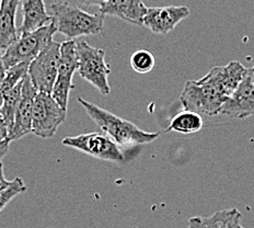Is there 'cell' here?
Segmentation results:
<instances>
[{
	"instance_id": "6da1fadb",
	"label": "cell",
	"mask_w": 254,
	"mask_h": 228,
	"mask_svg": "<svg viewBox=\"0 0 254 228\" xmlns=\"http://www.w3.org/2000/svg\"><path fill=\"white\" fill-rule=\"evenodd\" d=\"M248 68L240 62L232 61L226 66L211 68L199 80H189L181 93L185 110L198 114L217 115L245 78Z\"/></svg>"
},
{
	"instance_id": "7a4b0ae2",
	"label": "cell",
	"mask_w": 254,
	"mask_h": 228,
	"mask_svg": "<svg viewBox=\"0 0 254 228\" xmlns=\"http://www.w3.org/2000/svg\"><path fill=\"white\" fill-rule=\"evenodd\" d=\"M78 102L82 105V108L100 127V130L103 131L104 134H107V136L120 146L130 147L148 144L159 136V133L142 131L131 122L121 119L120 116H116L82 98H78Z\"/></svg>"
},
{
	"instance_id": "3957f363",
	"label": "cell",
	"mask_w": 254,
	"mask_h": 228,
	"mask_svg": "<svg viewBox=\"0 0 254 228\" xmlns=\"http://www.w3.org/2000/svg\"><path fill=\"white\" fill-rule=\"evenodd\" d=\"M52 22L57 32L70 40L79 36L101 34L104 28L102 13L91 14L66 1H57L50 6Z\"/></svg>"
},
{
	"instance_id": "277c9868",
	"label": "cell",
	"mask_w": 254,
	"mask_h": 228,
	"mask_svg": "<svg viewBox=\"0 0 254 228\" xmlns=\"http://www.w3.org/2000/svg\"><path fill=\"white\" fill-rule=\"evenodd\" d=\"M57 32L55 24L42 26L29 33H22L19 39L10 45L2 54V62L6 71L18 64L34 61L40 53L53 41V36Z\"/></svg>"
},
{
	"instance_id": "5b68a950",
	"label": "cell",
	"mask_w": 254,
	"mask_h": 228,
	"mask_svg": "<svg viewBox=\"0 0 254 228\" xmlns=\"http://www.w3.org/2000/svg\"><path fill=\"white\" fill-rule=\"evenodd\" d=\"M76 51L79 75L93 84L101 94H110L108 77L111 70L105 62V51L92 47L86 41H77Z\"/></svg>"
},
{
	"instance_id": "8992f818",
	"label": "cell",
	"mask_w": 254,
	"mask_h": 228,
	"mask_svg": "<svg viewBox=\"0 0 254 228\" xmlns=\"http://www.w3.org/2000/svg\"><path fill=\"white\" fill-rule=\"evenodd\" d=\"M62 43L52 41L29 65L28 76L38 92L52 94L57 78Z\"/></svg>"
},
{
	"instance_id": "52a82bcc",
	"label": "cell",
	"mask_w": 254,
	"mask_h": 228,
	"mask_svg": "<svg viewBox=\"0 0 254 228\" xmlns=\"http://www.w3.org/2000/svg\"><path fill=\"white\" fill-rule=\"evenodd\" d=\"M67 111L58 104L52 94L38 92L34 100L32 133L42 139H51L66 120Z\"/></svg>"
},
{
	"instance_id": "ba28073f",
	"label": "cell",
	"mask_w": 254,
	"mask_h": 228,
	"mask_svg": "<svg viewBox=\"0 0 254 228\" xmlns=\"http://www.w3.org/2000/svg\"><path fill=\"white\" fill-rule=\"evenodd\" d=\"M76 46L77 41L75 40H69L62 43L58 74L54 88H53L52 91V97L54 98L55 101L66 111L68 107V99H69L70 90L73 88V74L78 71V58Z\"/></svg>"
},
{
	"instance_id": "9c48e42d",
	"label": "cell",
	"mask_w": 254,
	"mask_h": 228,
	"mask_svg": "<svg viewBox=\"0 0 254 228\" xmlns=\"http://www.w3.org/2000/svg\"><path fill=\"white\" fill-rule=\"evenodd\" d=\"M63 144L101 160L123 161L124 159V155L122 153L119 145L104 134L88 133L65 137L63 140Z\"/></svg>"
},
{
	"instance_id": "30bf717a",
	"label": "cell",
	"mask_w": 254,
	"mask_h": 228,
	"mask_svg": "<svg viewBox=\"0 0 254 228\" xmlns=\"http://www.w3.org/2000/svg\"><path fill=\"white\" fill-rule=\"evenodd\" d=\"M252 68H248L245 78L222 105L219 114L235 119H245L254 115V84Z\"/></svg>"
},
{
	"instance_id": "8fae6325",
	"label": "cell",
	"mask_w": 254,
	"mask_h": 228,
	"mask_svg": "<svg viewBox=\"0 0 254 228\" xmlns=\"http://www.w3.org/2000/svg\"><path fill=\"white\" fill-rule=\"evenodd\" d=\"M38 93L29 76H26L22 83L21 98L15 112L14 124L8 135V140L18 141L25 135L32 133V121H33V109L35 95Z\"/></svg>"
},
{
	"instance_id": "7c38bea8",
	"label": "cell",
	"mask_w": 254,
	"mask_h": 228,
	"mask_svg": "<svg viewBox=\"0 0 254 228\" xmlns=\"http://www.w3.org/2000/svg\"><path fill=\"white\" fill-rule=\"evenodd\" d=\"M190 13V9L185 6L148 8L142 25L156 34H168Z\"/></svg>"
},
{
	"instance_id": "4fadbf2b",
	"label": "cell",
	"mask_w": 254,
	"mask_h": 228,
	"mask_svg": "<svg viewBox=\"0 0 254 228\" xmlns=\"http://www.w3.org/2000/svg\"><path fill=\"white\" fill-rule=\"evenodd\" d=\"M147 9L142 0H109L100 7V13L142 25Z\"/></svg>"
},
{
	"instance_id": "5bb4252c",
	"label": "cell",
	"mask_w": 254,
	"mask_h": 228,
	"mask_svg": "<svg viewBox=\"0 0 254 228\" xmlns=\"http://www.w3.org/2000/svg\"><path fill=\"white\" fill-rule=\"evenodd\" d=\"M20 4L21 0H1L0 2V52L6 51L19 39L15 15Z\"/></svg>"
},
{
	"instance_id": "9a60e30c",
	"label": "cell",
	"mask_w": 254,
	"mask_h": 228,
	"mask_svg": "<svg viewBox=\"0 0 254 228\" xmlns=\"http://www.w3.org/2000/svg\"><path fill=\"white\" fill-rule=\"evenodd\" d=\"M23 21L19 32L29 33L52 22L51 14L47 13L44 0H21Z\"/></svg>"
},
{
	"instance_id": "2e32d148",
	"label": "cell",
	"mask_w": 254,
	"mask_h": 228,
	"mask_svg": "<svg viewBox=\"0 0 254 228\" xmlns=\"http://www.w3.org/2000/svg\"><path fill=\"white\" fill-rule=\"evenodd\" d=\"M241 217L237 209L225 210L208 217H192L189 221V228H238Z\"/></svg>"
},
{
	"instance_id": "e0dca14e",
	"label": "cell",
	"mask_w": 254,
	"mask_h": 228,
	"mask_svg": "<svg viewBox=\"0 0 254 228\" xmlns=\"http://www.w3.org/2000/svg\"><path fill=\"white\" fill-rule=\"evenodd\" d=\"M203 125V119L200 114L193 111L184 110L171 120L167 131H173L181 134H194L202 130Z\"/></svg>"
},
{
	"instance_id": "ac0fdd59",
	"label": "cell",
	"mask_w": 254,
	"mask_h": 228,
	"mask_svg": "<svg viewBox=\"0 0 254 228\" xmlns=\"http://www.w3.org/2000/svg\"><path fill=\"white\" fill-rule=\"evenodd\" d=\"M22 83L23 81H21L18 86H15L13 89L9 90L8 92L1 95L0 119L3 121L4 124H6L9 133L11 132L14 124L15 112H17V108L21 98V91H22Z\"/></svg>"
},
{
	"instance_id": "d6986e66",
	"label": "cell",
	"mask_w": 254,
	"mask_h": 228,
	"mask_svg": "<svg viewBox=\"0 0 254 228\" xmlns=\"http://www.w3.org/2000/svg\"><path fill=\"white\" fill-rule=\"evenodd\" d=\"M29 65L28 63H21L6 71L1 86V95L23 81V79L28 76Z\"/></svg>"
},
{
	"instance_id": "ffe728a7",
	"label": "cell",
	"mask_w": 254,
	"mask_h": 228,
	"mask_svg": "<svg viewBox=\"0 0 254 228\" xmlns=\"http://www.w3.org/2000/svg\"><path fill=\"white\" fill-rule=\"evenodd\" d=\"M156 65V60L149 51L138 50L130 56V66L138 74L150 73Z\"/></svg>"
},
{
	"instance_id": "44dd1931",
	"label": "cell",
	"mask_w": 254,
	"mask_h": 228,
	"mask_svg": "<svg viewBox=\"0 0 254 228\" xmlns=\"http://www.w3.org/2000/svg\"><path fill=\"white\" fill-rule=\"evenodd\" d=\"M25 191H26V185L22 179L15 178L14 180H12L10 187L7 190H4L3 192L0 193V211H2L4 208H6L10 201L13 200L17 195L25 192Z\"/></svg>"
},
{
	"instance_id": "7402d4cb",
	"label": "cell",
	"mask_w": 254,
	"mask_h": 228,
	"mask_svg": "<svg viewBox=\"0 0 254 228\" xmlns=\"http://www.w3.org/2000/svg\"><path fill=\"white\" fill-rule=\"evenodd\" d=\"M10 184H11V181H8V180L4 178V173H3V165L0 162V193L3 192L4 190H7Z\"/></svg>"
},
{
	"instance_id": "603a6c76",
	"label": "cell",
	"mask_w": 254,
	"mask_h": 228,
	"mask_svg": "<svg viewBox=\"0 0 254 228\" xmlns=\"http://www.w3.org/2000/svg\"><path fill=\"white\" fill-rule=\"evenodd\" d=\"M4 74H6V68H4L2 62V54L0 53V105H1V86L4 78Z\"/></svg>"
},
{
	"instance_id": "cb8c5ba5",
	"label": "cell",
	"mask_w": 254,
	"mask_h": 228,
	"mask_svg": "<svg viewBox=\"0 0 254 228\" xmlns=\"http://www.w3.org/2000/svg\"><path fill=\"white\" fill-rule=\"evenodd\" d=\"M79 2L82 4H86V6H99L101 7L103 3H105L109 0H78Z\"/></svg>"
},
{
	"instance_id": "d4e9b609",
	"label": "cell",
	"mask_w": 254,
	"mask_h": 228,
	"mask_svg": "<svg viewBox=\"0 0 254 228\" xmlns=\"http://www.w3.org/2000/svg\"><path fill=\"white\" fill-rule=\"evenodd\" d=\"M8 135H9V131L7 129V126L3 123V121L0 119V143L8 139Z\"/></svg>"
},
{
	"instance_id": "484cf974",
	"label": "cell",
	"mask_w": 254,
	"mask_h": 228,
	"mask_svg": "<svg viewBox=\"0 0 254 228\" xmlns=\"http://www.w3.org/2000/svg\"><path fill=\"white\" fill-rule=\"evenodd\" d=\"M252 72H253V78H252V80H253V84H254V65H253V67H252Z\"/></svg>"
},
{
	"instance_id": "4316f807",
	"label": "cell",
	"mask_w": 254,
	"mask_h": 228,
	"mask_svg": "<svg viewBox=\"0 0 254 228\" xmlns=\"http://www.w3.org/2000/svg\"><path fill=\"white\" fill-rule=\"evenodd\" d=\"M238 228H243L241 225H239V227H238Z\"/></svg>"
},
{
	"instance_id": "83f0119b",
	"label": "cell",
	"mask_w": 254,
	"mask_h": 228,
	"mask_svg": "<svg viewBox=\"0 0 254 228\" xmlns=\"http://www.w3.org/2000/svg\"><path fill=\"white\" fill-rule=\"evenodd\" d=\"M131 228H137V227H135V226H134V227H131Z\"/></svg>"
}]
</instances>
